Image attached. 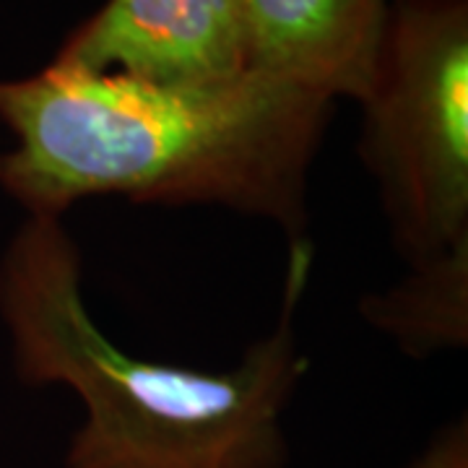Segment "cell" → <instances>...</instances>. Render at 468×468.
Returning a JSON list of instances; mask_svg holds the SVG:
<instances>
[{
    "mask_svg": "<svg viewBox=\"0 0 468 468\" xmlns=\"http://www.w3.org/2000/svg\"><path fill=\"white\" fill-rule=\"evenodd\" d=\"M334 101L263 73L227 84H156L50 60L0 79V187L29 217L73 203H217L276 221L307 218V175Z\"/></svg>",
    "mask_w": 468,
    "mask_h": 468,
    "instance_id": "6da1fadb",
    "label": "cell"
},
{
    "mask_svg": "<svg viewBox=\"0 0 468 468\" xmlns=\"http://www.w3.org/2000/svg\"><path fill=\"white\" fill-rule=\"evenodd\" d=\"M313 245L289 242L282 315L239 365L177 367L128 354L84 300L63 218L27 217L0 258V315L21 383L66 385L84 406L66 468H284V411L304 378L297 307Z\"/></svg>",
    "mask_w": 468,
    "mask_h": 468,
    "instance_id": "7a4b0ae2",
    "label": "cell"
},
{
    "mask_svg": "<svg viewBox=\"0 0 468 468\" xmlns=\"http://www.w3.org/2000/svg\"><path fill=\"white\" fill-rule=\"evenodd\" d=\"M359 156L414 266L468 239V0L390 3Z\"/></svg>",
    "mask_w": 468,
    "mask_h": 468,
    "instance_id": "3957f363",
    "label": "cell"
},
{
    "mask_svg": "<svg viewBox=\"0 0 468 468\" xmlns=\"http://www.w3.org/2000/svg\"><path fill=\"white\" fill-rule=\"evenodd\" d=\"M52 60L156 84H227L250 73L237 0H104Z\"/></svg>",
    "mask_w": 468,
    "mask_h": 468,
    "instance_id": "277c9868",
    "label": "cell"
},
{
    "mask_svg": "<svg viewBox=\"0 0 468 468\" xmlns=\"http://www.w3.org/2000/svg\"><path fill=\"white\" fill-rule=\"evenodd\" d=\"M245 60L323 100L362 101L378 70L390 0H237Z\"/></svg>",
    "mask_w": 468,
    "mask_h": 468,
    "instance_id": "5b68a950",
    "label": "cell"
},
{
    "mask_svg": "<svg viewBox=\"0 0 468 468\" xmlns=\"http://www.w3.org/2000/svg\"><path fill=\"white\" fill-rule=\"evenodd\" d=\"M362 315L411 356L466 346L468 239L414 263L401 284L362 302Z\"/></svg>",
    "mask_w": 468,
    "mask_h": 468,
    "instance_id": "8992f818",
    "label": "cell"
},
{
    "mask_svg": "<svg viewBox=\"0 0 468 468\" xmlns=\"http://www.w3.org/2000/svg\"><path fill=\"white\" fill-rule=\"evenodd\" d=\"M409 468H468L466 421L445 427Z\"/></svg>",
    "mask_w": 468,
    "mask_h": 468,
    "instance_id": "52a82bcc",
    "label": "cell"
},
{
    "mask_svg": "<svg viewBox=\"0 0 468 468\" xmlns=\"http://www.w3.org/2000/svg\"><path fill=\"white\" fill-rule=\"evenodd\" d=\"M390 3H432V0H390Z\"/></svg>",
    "mask_w": 468,
    "mask_h": 468,
    "instance_id": "ba28073f",
    "label": "cell"
}]
</instances>
